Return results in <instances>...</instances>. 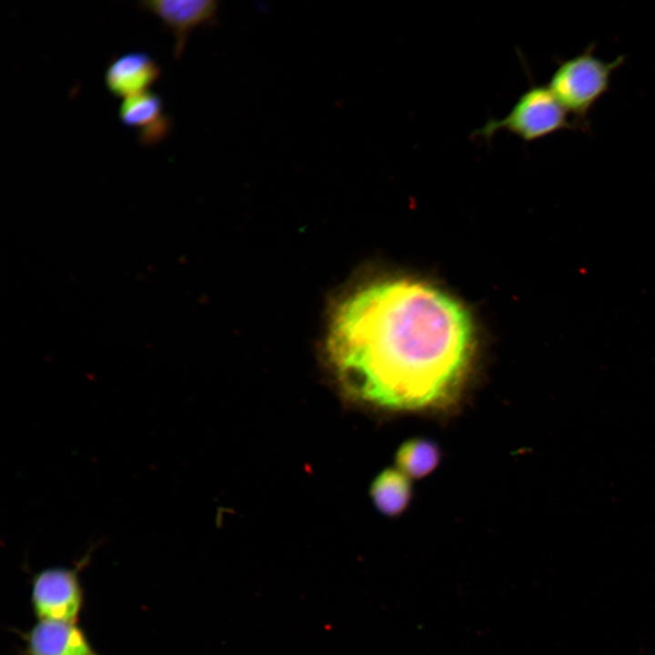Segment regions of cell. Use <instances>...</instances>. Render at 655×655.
<instances>
[{
  "label": "cell",
  "mask_w": 655,
  "mask_h": 655,
  "mask_svg": "<svg viewBox=\"0 0 655 655\" xmlns=\"http://www.w3.org/2000/svg\"><path fill=\"white\" fill-rule=\"evenodd\" d=\"M594 45L583 52L559 61L548 87L577 124H584L589 112L609 90L612 73L624 62V55L604 61L593 54Z\"/></svg>",
  "instance_id": "obj_2"
},
{
  "label": "cell",
  "mask_w": 655,
  "mask_h": 655,
  "mask_svg": "<svg viewBox=\"0 0 655 655\" xmlns=\"http://www.w3.org/2000/svg\"><path fill=\"white\" fill-rule=\"evenodd\" d=\"M370 495L376 508L384 515L402 513L410 500V479L398 469H387L373 480Z\"/></svg>",
  "instance_id": "obj_9"
},
{
  "label": "cell",
  "mask_w": 655,
  "mask_h": 655,
  "mask_svg": "<svg viewBox=\"0 0 655 655\" xmlns=\"http://www.w3.org/2000/svg\"><path fill=\"white\" fill-rule=\"evenodd\" d=\"M471 349L464 307L436 287L408 279L372 284L345 299L328 339L344 390L392 410L454 402Z\"/></svg>",
  "instance_id": "obj_1"
},
{
  "label": "cell",
  "mask_w": 655,
  "mask_h": 655,
  "mask_svg": "<svg viewBox=\"0 0 655 655\" xmlns=\"http://www.w3.org/2000/svg\"><path fill=\"white\" fill-rule=\"evenodd\" d=\"M86 553L75 568H48L32 579L31 604L39 620L76 623L84 604L79 571L90 560Z\"/></svg>",
  "instance_id": "obj_4"
},
{
  "label": "cell",
  "mask_w": 655,
  "mask_h": 655,
  "mask_svg": "<svg viewBox=\"0 0 655 655\" xmlns=\"http://www.w3.org/2000/svg\"><path fill=\"white\" fill-rule=\"evenodd\" d=\"M118 116L123 125L137 132L144 146L160 142L171 130L172 123L161 97L150 90L125 98Z\"/></svg>",
  "instance_id": "obj_7"
},
{
  "label": "cell",
  "mask_w": 655,
  "mask_h": 655,
  "mask_svg": "<svg viewBox=\"0 0 655 655\" xmlns=\"http://www.w3.org/2000/svg\"><path fill=\"white\" fill-rule=\"evenodd\" d=\"M568 112L548 86H531L518 98L509 114L490 118L472 135L490 139L499 130L508 131L525 142H532L562 129H573Z\"/></svg>",
  "instance_id": "obj_3"
},
{
  "label": "cell",
  "mask_w": 655,
  "mask_h": 655,
  "mask_svg": "<svg viewBox=\"0 0 655 655\" xmlns=\"http://www.w3.org/2000/svg\"><path fill=\"white\" fill-rule=\"evenodd\" d=\"M21 636L19 655H99L76 623L39 620Z\"/></svg>",
  "instance_id": "obj_5"
},
{
  "label": "cell",
  "mask_w": 655,
  "mask_h": 655,
  "mask_svg": "<svg viewBox=\"0 0 655 655\" xmlns=\"http://www.w3.org/2000/svg\"><path fill=\"white\" fill-rule=\"evenodd\" d=\"M438 446L427 438H411L402 443L396 453L397 469L409 479H421L438 464Z\"/></svg>",
  "instance_id": "obj_10"
},
{
  "label": "cell",
  "mask_w": 655,
  "mask_h": 655,
  "mask_svg": "<svg viewBox=\"0 0 655 655\" xmlns=\"http://www.w3.org/2000/svg\"><path fill=\"white\" fill-rule=\"evenodd\" d=\"M156 62L146 53L133 51L113 58L105 71L108 91L124 99L147 91L160 77Z\"/></svg>",
  "instance_id": "obj_8"
},
{
  "label": "cell",
  "mask_w": 655,
  "mask_h": 655,
  "mask_svg": "<svg viewBox=\"0 0 655 655\" xmlns=\"http://www.w3.org/2000/svg\"><path fill=\"white\" fill-rule=\"evenodd\" d=\"M217 6V2L213 0H151L140 3L141 8L156 15L173 33L176 58L182 55L191 31L212 21Z\"/></svg>",
  "instance_id": "obj_6"
}]
</instances>
